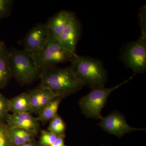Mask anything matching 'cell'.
Listing matches in <instances>:
<instances>
[{
    "mask_svg": "<svg viewBox=\"0 0 146 146\" xmlns=\"http://www.w3.org/2000/svg\"><path fill=\"white\" fill-rule=\"evenodd\" d=\"M9 100L10 111L13 113L29 112L31 110L30 98L28 93H23Z\"/></svg>",
    "mask_w": 146,
    "mask_h": 146,
    "instance_id": "13",
    "label": "cell"
},
{
    "mask_svg": "<svg viewBox=\"0 0 146 146\" xmlns=\"http://www.w3.org/2000/svg\"><path fill=\"white\" fill-rule=\"evenodd\" d=\"M40 85L49 89L58 98L68 97L82 89L83 84L75 75L70 67L48 68L41 71Z\"/></svg>",
    "mask_w": 146,
    "mask_h": 146,
    "instance_id": "1",
    "label": "cell"
},
{
    "mask_svg": "<svg viewBox=\"0 0 146 146\" xmlns=\"http://www.w3.org/2000/svg\"><path fill=\"white\" fill-rule=\"evenodd\" d=\"M8 128H19L36 133L39 127V121L29 112L9 114L5 121Z\"/></svg>",
    "mask_w": 146,
    "mask_h": 146,
    "instance_id": "10",
    "label": "cell"
},
{
    "mask_svg": "<svg viewBox=\"0 0 146 146\" xmlns=\"http://www.w3.org/2000/svg\"><path fill=\"white\" fill-rule=\"evenodd\" d=\"M146 6L142 7L139 13V25L141 29V35L146 36Z\"/></svg>",
    "mask_w": 146,
    "mask_h": 146,
    "instance_id": "22",
    "label": "cell"
},
{
    "mask_svg": "<svg viewBox=\"0 0 146 146\" xmlns=\"http://www.w3.org/2000/svg\"><path fill=\"white\" fill-rule=\"evenodd\" d=\"M71 11H61L50 18L46 23L50 31L59 39L65 27L74 16Z\"/></svg>",
    "mask_w": 146,
    "mask_h": 146,
    "instance_id": "12",
    "label": "cell"
},
{
    "mask_svg": "<svg viewBox=\"0 0 146 146\" xmlns=\"http://www.w3.org/2000/svg\"><path fill=\"white\" fill-rule=\"evenodd\" d=\"M81 27L78 19L75 16L65 27L59 40L65 49L74 56L81 34Z\"/></svg>",
    "mask_w": 146,
    "mask_h": 146,
    "instance_id": "9",
    "label": "cell"
},
{
    "mask_svg": "<svg viewBox=\"0 0 146 146\" xmlns=\"http://www.w3.org/2000/svg\"><path fill=\"white\" fill-rule=\"evenodd\" d=\"M10 111L9 100L0 92V121L5 123Z\"/></svg>",
    "mask_w": 146,
    "mask_h": 146,
    "instance_id": "18",
    "label": "cell"
},
{
    "mask_svg": "<svg viewBox=\"0 0 146 146\" xmlns=\"http://www.w3.org/2000/svg\"><path fill=\"white\" fill-rule=\"evenodd\" d=\"M12 77L21 85H29L40 78L41 72L36 67L30 53L13 48L9 51Z\"/></svg>",
    "mask_w": 146,
    "mask_h": 146,
    "instance_id": "4",
    "label": "cell"
},
{
    "mask_svg": "<svg viewBox=\"0 0 146 146\" xmlns=\"http://www.w3.org/2000/svg\"><path fill=\"white\" fill-rule=\"evenodd\" d=\"M98 125L110 134L121 138L127 133L135 131H145V128H137L130 126L127 122L125 117L118 112H112L102 117Z\"/></svg>",
    "mask_w": 146,
    "mask_h": 146,
    "instance_id": "8",
    "label": "cell"
},
{
    "mask_svg": "<svg viewBox=\"0 0 146 146\" xmlns=\"http://www.w3.org/2000/svg\"><path fill=\"white\" fill-rule=\"evenodd\" d=\"M120 59L135 74H142L146 69V36L140 35L138 39L129 42L122 51Z\"/></svg>",
    "mask_w": 146,
    "mask_h": 146,
    "instance_id": "6",
    "label": "cell"
},
{
    "mask_svg": "<svg viewBox=\"0 0 146 146\" xmlns=\"http://www.w3.org/2000/svg\"><path fill=\"white\" fill-rule=\"evenodd\" d=\"M59 136L50 131H42L39 140L42 146H50L57 139Z\"/></svg>",
    "mask_w": 146,
    "mask_h": 146,
    "instance_id": "21",
    "label": "cell"
},
{
    "mask_svg": "<svg viewBox=\"0 0 146 146\" xmlns=\"http://www.w3.org/2000/svg\"><path fill=\"white\" fill-rule=\"evenodd\" d=\"M20 146H36V144L35 143L34 141L32 142H29V143H26Z\"/></svg>",
    "mask_w": 146,
    "mask_h": 146,
    "instance_id": "25",
    "label": "cell"
},
{
    "mask_svg": "<svg viewBox=\"0 0 146 146\" xmlns=\"http://www.w3.org/2000/svg\"><path fill=\"white\" fill-rule=\"evenodd\" d=\"M70 62V67L75 75L84 86L91 89L105 86L107 80V72L100 60L76 54Z\"/></svg>",
    "mask_w": 146,
    "mask_h": 146,
    "instance_id": "2",
    "label": "cell"
},
{
    "mask_svg": "<svg viewBox=\"0 0 146 146\" xmlns=\"http://www.w3.org/2000/svg\"><path fill=\"white\" fill-rule=\"evenodd\" d=\"M50 146H65L63 135L58 136L57 139Z\"/></svg>",
    "mask_w": 146,
    "mask_h": 146,
    "instance_id": "23",
    "label": "cell"
},
{
    "mask_svg": "<svg viewBox=\"0 0 146 146\" xmlns=\"http://www.w3.org/2000/svg\"><path fill=\"white\" fill-rule=\"evenodd\" d=\"M13 3L11 0H0V20L10 15Z\"/></svg>",
    "mask_w": 146,
    "mask_h": 146,
    "instance_id": "20",
    "label": "cell"
},
{
    "mask_svg": "<svg viewBox=\"0 0 146 146\" xmlns=\"http://www.w3.org/2000/svg\"><path fill=\"white\" fill-rule=\"evenodd\" d=\"M65 125L62 118L58 115L51 120L48 130L58 136L63 135L65 129Z\"/></svg>",
    "mask_w": 146,
    "mask_h": 146,
    "instance_id": "17",
    "label": "cell"
},
{
    "mask_svg": "<svg viewBox=\"0 0 146 146\" xmlns=\"http://www.w3.org/2000/svg\"><path fill=\"white\" fill-rule=\"evenodd\" d=\"M133 76L111 88L97 87L91 89V91L82 97L78 102L82 113L87 118L100 119L102 118L101 111L106 103L110 94L116 89L132 79Z\"/></svg>",
    "mask_w": 146,
    "mask_h": 146,
    "instance_id": "5",
    "label": "cell"
},
{
    "mask_svg": "<svg viewBox=\"0 0 146 146\" xmlns=\"http://www.w3.org/2000/svg\"><path fill=\"white\" fill-rule=\"evenodd\" d=\"M0 146H14L9 134L5 123L0 121Z\"/></svg>",
    "mask_w": 146,
    "mask_h": 146,
    "instance_id": "19",
    "label": "cell"
},
{
    "mask_svg": "<svg viewBox=\"0 0 146 146\" xmlns=\"http://www.w3.org/2000/svg\"><path fill=\"white\" fill-rule=\"evenodd\" d=\"M62 98H57L50 102L39 114V121L46 123L51 121L57 115V112Z\"/></svg>",
    "mask_w": 146,
    "mask_h": 146,
    "instance_id": "16",
    "label": "cell"
},
{
    "mask_svg": "<svg viewBox=\"0 0 146 146\" xmlns=\"http://www.w3.org/2000/svg\"><path fill=\"white\" fill-rule=\"evenodd\" d=\"M12 77L9 62V52L6 49L0 54V89H3Z\"/></svg>",
    "mask_w": 146,
    "mask_h": 146,
    "instance_id": "14",
    "label": "cell"
},
{
    "mask_svg": "<svg viewBox=\"0 0 146 146\" xmlns=\"http://www.w3.org/2000/svg\"><path fill=\"white\" fill-rule=\"evenodd\" d=\"M50 31L46 23L36 24L28 32L22 41L24 51L33 53L38 51L46 44Z\"/></svg>",
    "mask_w": 146,
    "mask_h": 146,
    "instance_id": "7",
    "label": "cell"
},
{
    "mask_svg": "<svg viewBox=\"0 0 146 146\" xmlns=\"http://www.w3.org/2000/svg\"><path fill=\"white\" fill-rule=\"evenodd\" d=\"M30 53L40 72L56 67L58 64L71 62L74 57L72 54L65 49L60 40L50 31L49 38L44 48L38 51Z\"/></svg>",
    "mask_w": 146,
    "mask_h": 146,
    "instance_id": "3",
    "label": "cell"
},
{
    "mask_svg": "<svg viewBox=\"0 0 146 146\" xmlns=\"http://www.w3.org/2000/svg\"><path fill=\"white\" fill-rule=\"evenodd\" d=\"M6 49L5 43L2 41H0V54L3 52Z\"/></svg>",
    "mask_w": 146,
    "mask_h": 146,
    "instance_id": "24",
    "label": "cell"
},
{
    "mask_svg": "<svg viewBox=\"0 0 146 146\" xmlns=\"http://www.w3.org/2000/svg\"><path fill=\"white\" fill-rule=\"evenodd\" d=\"M8 133L14 146H20L34 141L36 133L19 128H8Z\"/></svg>",
    "mask_w": 146,
    "mask_h": 146,
    "instance_id": "15",
    "label": "cell"
},
{
    "mask_svg": "<svg viewBox=\"0 0 146 146\" xmlns=\"http://www.w3.org/2000/svg\"><path fill=\"white\" fill-rule=\"evenodd\" d=\"M28 94L31 103V112L39 114L50 102L58 98L49 89L39 85Z\"/></svg>",
    "mask_w": 146,
    "mask_h": 146,
    "instance_id": "11",
    "label": "cell"
}]
</instances>
